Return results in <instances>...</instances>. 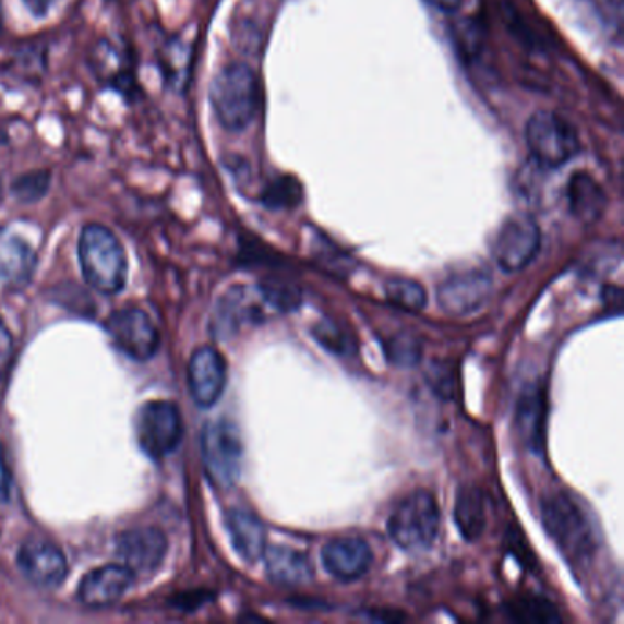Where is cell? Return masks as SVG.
<instances>
[{"instance_id":"obj_1","label":"cell","mask_w":624,"mask_h":624,"mask_svg":"<svg viewBox=\"0 0 624 624\" xmlns=\"http://www.w3.org/2000/svg\"><path fill=\"white\" fill-rule=\"evenodd\" d=\"M542 524L556 548L575 567H586L597 553L596 526L579 500L567 493L542 500Z\"/></svg>"},{"instance_id":"obj_2","label":"cell","mask_w":624,"mask_h":624,"mask_svg":"<svg viewBox=\"0 0 624 624\" xmlns=\"http://www.w3.org/2000/svg\"><path fill=\"white\" fill-rule=\"evenodd\" d=\"M80 262L91 288L113 296L123 290L129 275V259L118 237L101 224H88L81 231Z\"/></svg>"},{"instance_id":"obj_3","label":"cell","mask_w":624,"mask_h":624,"mask_svg":"<svg viewBox=\"0 0 624 624\" xmlns=\"http://www.w3.org/2000/svg\"><path fill=\"white\" fill-rule=\"evenodd\" d=\"M211 107L226 131L242 132L259 112V81L250 64L231 63L215 75Z\"/></svg>"},{"instance_id":"obj_4","label":"cell","mask_w":624,"mask_h":624,"mask_svg":"<svg viewBox=\"0 0 624 624\" xmlns=\"http://www.w3.org/2000/svg\"><path fill=\"white\" fill-rule=\"evenodd\" d=\"M440 507L429 491H415L405 496L388 517L392 542L410 553L431 550L440 531Z\"/></svg>"},{"instance_id":"obj_5","label":"cell","mask_w":624,"mask_h":624,"mask_svg":"<svg viewBox=\"0 0 624 624\" xmlns=\"http://www.w3.org/2000/svg\"><path fill=\"white\" fill-rule=\"evenodd\" d=\"M526 142L537 164L545 169L562 167L580 153L577 129L550 110H539L529 118Z\"/></svg>"},{"instance_id":"obj_6","label":"cell","mask_w":624,"mask_h":624,"mask_svg":"<svg viewBox=\"0 0 624 624\" xmlns=\"http://www.w3.org/2000/svg\"><path fill=\"white\" fill-rule=\"evenodd\" d=\"M202 460L216 488L227 489L239 482L244 461V445L233 421H211L202 431Z\"/></svg>"},{"instance_id":"obj_7","label":"cell","mask_w":624,"mask_h":624,"mask_svg":"<svg viewBox=\"0 0 624 624\" xmlns=\"http://www.w3.org/2000/svg\"><path fill=\"white\" fill-rule=\"evenodd\" d=\"M183 423L177 405L151 401L136 416V437L143 453L153 460H164L182 442Z\"/></svg>"},{"instance_id":"obj_8","label":"cell","mask_w":624,"mask_h":624,"mask_svg":"<svg viewBox=\"0 0 624 624\" xmlns=\"http://www.w3.org/2000/svg\"><path fill=\"white\" fill-rule=\"evenodd\" d=\"M540 239L539 224L531 216H511L494 239V261L502 272H523L539 255Z\"/></svg>"},{"instance_id":"obj_9","label":"cell","mask_w":624,"mask_h":624,"mask_svg":"<svg viewBox=\"0 0 624 624\" xmlns=\"http://www.w3.org/2000/svg\"><path fill=\"white\" fill-rule=\"evenodd\" d=\"M107 332L116 348L136 361H148L159 348V332L142 308H123L108 317Z\"/></svg>"},{"instance_id":"obj_10","label":"cell","mask_w":624,"mask_h":624,"mask_svg":"<svg viewBox=\"0 0 624 624\" xmlns=\"http://www.w3.org/2000/svg\"><path fill=\"white\" fill-rule=\"evenodd\" d=\"M493 293V278L485 272L456 273L437 288V304L443 313L466 317L478 312Z\"/></svg>"},{"instance_id":"obj_11","label":"cell","mask_w":624,"mask_h":624,"mask_svg":"<svg viewBox=\"0 0 624 624\" xmlns=\"http://www.w3.org/2000/svg\"><path fill=\"white\" fill-rule=\"evenodd\" d=\"M19 569L24 577L39 588L51 590L69 575V562L63 551L48 540L29 539L17 553Z\"/></svg>"},{"instance_id":"obj_12","label":"cell","mask_w":624,"mask_h":624,"mask_svg":"<svg viewBox=\"0 0 624 624\" xmlns=\"http://www.w3.org/2000/svg\"><path fill=\"white\" fill-rule=\"evenodd\" d=\"M116 555L132 574H154L167 555V537L158 528H134L116 540Z\"/></svg>"},{"instance_id":"obj_13","label":"cell","mask_w":624,"mask_h":624,"mask_svg":"<svg viewBox=\"0 0 624 624\" xmlns=\"http://www.w3.org/2000/svg\"><path fill=\"white\" fill-rule=\"evenodd\" d=\"M227 383L226 359L216 348L200 347L189 361V391L194 404L209 409L220 399Z\"/></svg>"},{"instance_id":"obj_14","label":"cell","mask_w":624,"mask_h":624,"mask_svg":"<svg viewBox=\"0 0 624 624\" xmlns=\"http://www.w3.org/2000/svg\"><path fill=\"white\" fill-rule=\"evenodd\" d=\"M323 566L335 579L353 583L369 574L370 567L374 564V553L369 542L359 537H339L329 540L324 545Z\"/></svg>"},{"instance_id":"obj_15","label":"cell","mask_w":624,"mask_h":624,"mask_svg":"<svg viewBox=\"0 0 624 624\" xmlns=\"http://www.w3.org/2000/svg\"><path fill=\"white\" fill-rule=\"evenodd\" d=\"M37 264V253L23 233L13 227L0 229V283L23 290L32 280Z\"/></svg>"},{"instance_id":"obj_16","label":"cell","mask_w":624,"mask_h":624,"mask_svg":"<svg viewBox=\"0 0 624 624\" xmlns=\"http://www.w3.org/2000/svg\"><path fill=\"white\" fill-rule=\"evenodd\" d=\"M136 575L123 564H108L96 567L81 579L80 601L85 607L107 608L112 607L131 590Z\"/></svg>"},{"instance_id":"obj_17","label":"cell","mask_w":624,"mask_h":624,"mask_svg":"<svg viewBox=\"0 0 624 624\" xmlns=\"http://www.w3.org/2000/svg\"><path fill=\"white\" fill-rule=\"evenodd\" d=\"M227 531L237 550L245 562L261 561L267 548L266 529L261 518L248 509H231L226 515Z\"/></svg>"},{"instance_id":"obj_18","label":"cell","mask_w":624,"mask_h":624,"mask_svg":"<svg viewBox=\"0 0 624 624\" xmlns=\"http://www.w3.org/2000/svg\"><path fill=\"white\" fill-rule=\"evenodd\" d=\"M545 399L539 386H529L518 399L515 429L520 442L531 453L544 448Z\"/></svg>"},{"instance_id":"obj_19","label":"cell","mask_w":624,"mask_h":624,"mask_svg":"<svg viewBox=\"0 0 624 624\" xmlns=\"http://www.w3.org/2000/svg\"><path fill=\"white\" fill-rule=\"evenodd\" d=\"M261 315V308L253 301L250 290L237 286L221 297L213 317V334L218 337H229L237 334L242 324L256 321Z\"/></svg>"},{"instance_id":"obj_20","label":"cell","mask_w":624,"mask_h":624,"mask_svg":"<svg viewBox=\"0 0 624 624\" xmlns=\"http://www.w3.org/2000/svg\"><path fill=\"white\" fill-rule=\"evenodd\" d=\"M266 574L273 583L283 586L304 585L313 579L312 562L301 551L288 545H273L264 551Z\"/></svg>"},{"instance_id":"obj_21","label":"cell","mask_w":624,"mask_h":624,"mask_svg":"<svg viewBox=\"0 0 624 624\" xmlns=\"http://www.w3.org/2000/svg\"><path fill=\"white\" fill-rule=\"evenodd\" d=\"M567 204L572 215L585 224H593L607 209V194L588 172H577L567 183Z\"/></svg>"},{"instance_id":"obj_22","label":"cell","mask_w":624,"mask_h":624,"mask_svg":"<svg viewBox=\"0 0 624 624\" xmlns=\"http://www.w3.org/2000/svg\"><path fill=\"white\" fill-rule=\"evenodd\" d=\"M454 523L460 531L461 539L467 542H477L488 526L485 513V499L480 489L475 485H464L456 494L454 504Z\"/></svg>"},{"instance_id":"obj_23","label":"cell","mask_w":624,"mask_h":624,"mask_svg":"<svg viewBox=\"0 0 624 624\" xmlns=\"http://www.w3.org/2000/svg\"><path fill=\"white\" fill-rule=\"evenodd\" d=\"M312 335L313 339L317 340L324 350H328V352L335 353V356L345 358V356H350V353L358 350L353 335L343 328V326H339V324L334 323V321H328V319L315 324Z\"/></svg>"},{"instance_id":"obj_24","label":"cell","mask_w":624,"mask_h":624,"mask_svg":"<svg viewBox=\"0 0 624 624\" xmlns=\"http://www.w3.org/2000/svg\"><path fill=\"white\" fill-rule=\"evenodd\" d=\"M51 172L48 169H35L24 172L12 182V194L21 204H35L45 199L50 191Z\"/></svg>"},{"instance_id":"obj_25","label":"cell","mask_w":624,"mask_h":624,"mask_svg":"<svg viewBox=\"0 0 624 624\" xmlns=\"http://www.w3.org/2000/svg\"><path fill=\"white\" fill-rule=\"evenodd\" d=\"M385 290L392 304L409 310V312H420L427 307L425 288L409 278H394L386 284Z\"/></svg>"},{"instance_id":"obj_26","label":"cell","mask_w":624,"mask_h":624,"mask_svg":"<svg viewBox=\"0 0 624 624\" xmlns=\"http://www.w3.org/2000/svg\"><path fill=\"white\" fill-rule=\"evenodd\" d=\"M511 617L518 623H556L561 621L559 613L544 599H520L509 607Z\"/></svg>"},{"instance_id":"obj_27","label":"cell","mask_w":624,"mask_h":624,"mask_svg":"<svg viewBox=\"0 0 624 624\" xmlns=\"http://www.w3.org/2000/svg\"><path fill=\"white\" fill-rule=\"evenodd\" d=\"M301 202V185L293 178L284 177L262 193V204L269 209H286Z\"/></svg>"},{"instance_id":"obj_28","label":"cell","mask_w":624,"mask_h":624,"mask_svg":"<svg viewBox=\"0 0 624 624\" xmlns=\"http://www.w3.org/2000/svg\"><path fill=\"white\" fill-rule=\"evenodd\" d=\"M386 356L388 361L401 369H410L421 361L420 340L409 334L396 335L386 345Z\"/></svg>"},{"instance_id":"obj_29","label":"cell","mask_w":624,"mask_h":624,"mask_svg":"<svg viewBox=\"0 0 624 624\" xmlns=\"http://www.w3.org/2000/svg\"><path fill=\"white\" fill-rule=\"evenodd\" d=\"M262 299L277 308L278 312H293L296 308L301 307V291L284 283H267L259 286Z\"/></svg>"},{"instance_id":"obj_30","label":"cell","mask_w":624,"mask_h":624,"mask_svg":"<svg viewBox=\"0 0 624 624\" xmlns=\"http://www.w3.org/2000/svg\"><path fill=\"white\" fill-rule=\"evenodd\" d=\"M13 361V339L7 324L0 321V380L8 374Z\"/></svg>"},{"instance_id":"obj_31","label":"cell","mask_w":624,"mask_h":624,"mask_svg":"<svg viewBox=\"0 0 624 624\" xmlns=\"http://www.w3.org/2000/svg\"><path fill=\"white\" fill-rule=\"evenodd\" d=\"M10 491H12V472H10V467H8L4 448L0 445V504L8 502Z\"/></svg>"},{"instance_id":"obj_32","label":"cell","mask_w":624,"mask_h":624,"mask_svg":"<svg viewBox=\"0 0 624 624\" xmlns=\"http://www.w3.org/2000/svg\"><path fill=\"white\" fill-rule=\"evenodd\" d=\"M432 7L440 8L443 12H454L456 8L460 7L461 0H429Z\"/></svg>"},{"instance_id":"obj_33","label":"cell","mask_w":624,"mask_h":624,"mask_svg":"<svg viewBox=\"0 0 624 624\" xmlns=\"http://www.w3.org/2000/svg\"><path fill=\"white\" fill-rule=\"evenodd\" d=\"M2 26H4V19H2V10H0V32H2Z\"/></svg>"},{"instance_id":"obj_34","label":"cell","mask_w":624,"mask_h":624,"mask_svg":"<svg viewBox=\"0 0 624 624\" xmlns=\"http://www.w3.org/2000/svg\"><path fill=\"white\" fill-rule=\"evenodd\" d=\"M0 202H2V180H0Z\"/></svg>"}]
</instances>
